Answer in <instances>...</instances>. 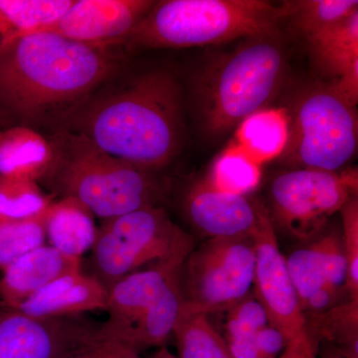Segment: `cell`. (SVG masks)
Listing matches in <instances>:
<instances>
[{"label": "cell", "mask_w": 358, "mask_h": 358, "mask_svg": "<svg viewBox=\"0 0 358 358\" xmlns=\"http://www.w3.org/2000/svg\"><path fill=\"white\" fill-rule=\"evenodd\" d=\"M124 49L32 33L0 43V119L10 126H50L117 76Z\"/></svg>", "instance_id": "obj_1"}, {"label": "cell", "mask_w": 358, "mask_h": 358, "mask_svg": "<svg viewBox=\"0 0 358 358\" xmlns=\"http://www.w3.org/2000/svg\"><path fill=\"white\" fill-rule=\"evenodd\" d=\"M58 129L82 134L108 154L157 173L185 143L182 86L171 70L145 71L108 93L93 94Z\"/></svg>", "instance_id": "obj_2"}, {"label": "cell", "mask_w": 358, "mask_h": 358, "mask_svg": "<svg viewBox=\"0 0 358 358\" xmlns=\"http://www.w3.org/2000/svg\"><path fill=\"white\" fill-rule=\"evenodd\" d=\"M280 36L277 31L244 39L207 60L193 76V109L208 140L229 134L280 93L288 73Z\"/></svg>", "instance_id": "obj_3"}, {"label": "cell", "mask_w": 358, "mask_h": 358, "mask_svg": "<svg viewBox=\"0 0 358 358\" xmlns=\"http://www.w3.org/2000/svg\"><path fill=\"white\" fill-rule=\"evenodd\" d=\"M53 162L42 179L60 199L70 197L95 217L108 219L162 206L171 185L155 171L108 154L82 134L54 129Z\"/></svg>", "instance_id": "obj_4"}, {"label": "cell", "mask_w": 358, "mask_h": 358, "mask_svg": "<svg viewBox=\"0 0 358 358\" xmlns=\"http://www.w3.org/2000/svg\"><path fill=\"white\" fill-rule=\"evenodd\" d=\"M288 18L285 2L262 0H160L113 47L188 48L279 31Z\"/></svg>", "instance_id": "obj_5"}, {"label": "cell", "mask_w": 358, "mask_h": 358, "mask_svg": "<svg viewBox=\"0 0 358 358\" xmlns=\"http://www.w3.org/2000/svg\"><path fill=\"white\" fill-rule=\"evenodd\" d=\"M194 248V238L164 206L148 207L103 221L91 249L89 275L109 289L140 271L182 267Z\"/></svg>", "instance_id": "obj_6"}, {"label": "cell", "mask_w": 358, "mask_h": 358, "mask_svg": "<svg viewBox=\"0 0 358 358\" xmlns=\"http://www.w3.org/2000/svg\"><path fill=\"white\" fill-rule=\"evenodd\" d=\"M285 115L288 138L280 159L292 169L338 171L357 152V107L331 84H310L298 90Z\"/></svg>", "instance_id": "obj_7"}, {"label": "cell", "mask_w": 358, "mask_h": 358, "mask_svg": "<svg viewBox=\"0 0 358 358\" xmlns=\"http://www.w3.org/2000/svg\"><path fill=\"white\" fill-rule=\"evenodd\" d=\"M181 268H148L113 285L108 289V319L101 324L103 338L138 353L166 346L183 303Z\"/></svg>", "instance_id": "obj_8"}, {"label": "cell", "mask_w": 358, "mask_h": 358, "mask_svg": "<svg viewBox=\"0 0 358 358\" xmlns=\"http://www.w3.org/2000/svg\"><path fill=\"white\" fill-rule=\"evenodd\" d=\"M357 171L293 169L273 178L268 215L273 223L301 241H312L329 219L357 195Z\"/></svg>", "instance_id": "obj_9"}, {"label": "cell", "mask_w": 358, "mask_h": 358, "mask_svg": "<svg viewBox=\"0 0 358 358\" xmlns=\"http://www.w3.org/2000/svg\"><path fill=\"white\" fill-rule=\"evenodd\" d=\"M254 268L253 238L207 239L181 268L182 307L209 315L242 300L252 293Z\"/></svg>", "instance_id": "obj_10"}, {"label": "cell", "mask_w": 358, "mask_h": 358, "mask_svg": "<svg viewBox=\"0 0 358 358\" xmlns=\"http://www.w3.org/2000/svg\"><path fill=\"white\" fill-rule=\"evenodd\" d=\"M83 315L32 317L0 305V358H75L101 338Z\"/></svg>", "instance_id": "obj_11"}, {"label": "cell", "mask_w": 358, "mask_h": 358, "mask_svg": "<svg viewBox=\"0 0 358 358\" xmlns=\"http://www.w3.org/2000/svg\"><path fill=\"white\" fill-rule=\"evenodd\" d=\"M287 266L305 319L350 300L341 231L331 230L294 251Z\"/></svg>", "instance_id": "obj_12"}, {"label": "cell", "mask_w": 358, "mask_h": 358, "mask_svg": "<svg viewBox=\"0 0 358 358\" xmlns=\"http://www.w3.org/2000/svg\"><path fill=\"white\" fill-rule=\"evenodd\" d=\"M255 247L253 293L267 313L268 324L279 329L287 341L306 329L298 296L281 253L275 225L267 207L259 201V223L253 236Z\"/></svg>", "instance_id": "obj_13"}, {"label": "cell", "mask_w": 358, "mask_h": 358, "mask_svg": "<svg viewBox=\"0 0 358 358\" xmlns=\"http://www.w3.org/2000/svg\"><path fill=\"white\" fill-rule=\"evenodd\" d=\"M155 2L74 0L58 20L33 33H51L79 43L114 46L147 15Z\"/></svg>", "instance_id": "obj_14"}, {"label": "cell", "mask_w": 358, "mask_h": 358, "mask_svg": "<svg viewBox=\"0 0 358 358\" xmlns=\"http://www.w3.org/2000/svg\"><path fill=\"white\" fill-rule=\"evenodd\" d=\"M180 206L185 220L207 239L252 237L259 223V200L224 192L207 178L186 188Z\"/></svg>", "instance_id": "obj_15"}, {"label": "cell", "mask_w": 358, "mask_h": 358, "mask_svg": "<svg viewBox=\"0 0 358 358\" xmlns=\"http://www.w3.org/2000/svg\"><path fill=\"white\" fill-rule=\"evenodd\" d=\"M80 272H83V259L65 255L45 244L28 252L2 271L0 305L16 308L59 278Z\"/></svg>", "instance_id": "obj_16"}, {"label": "cell", "mask_w": 358, "mask_h": 358, "mask_svg": "<svg viewBox=\"0 0 358 358\" xmlns=\"http://www.w3.org/2000/svg\"><path fill=\"white\" fill-rule=\"evenodd\" d=\"M108 289L84 272L59 278L13 310L32 317H64L106 310Z\"/></svg>", "instance_id": "obj_17"}, {"label": "cell", "mask_w": 358, "mask_h": 358, "mask_svg": "<svg viewBox=\"0 0 358 358\" xmlns=\"http://www.w3.org/2000/svg\"><path fill=\"white\" fill-rule=\"evenodd\" d=\"M51 141L35 129L13 126L0 131V174L41 181L52 162Z\"/></svg>", "instance_id": "obj_18"}, {"label": "cell", "mask_w": 358, "mask_h": 358, "mask_svg": "<svg viewBox=\"0 0 358 358\" xmlns=\"http://www.w3.org/2000/svg\"><path fill=\"white\" fill-rule=\"evenodd\" d=\"M46 242L65 255L82 258L95 243V216L76 199L52 202L45 215Z\"/></svg>", "instance_id": "obj_19"}, {"label": "cell", "mask_w": 358, "mask_h": 358, "mask_svg": "<svg viewBox=\"0 0 358 358\" xmlns=\"http://www.w3.org/2000/svg\"><path fill=\"white\" fill-rule=\"evenodd\" d=\"M306 41L317 69L336 81L358 67V10Z\"/></svg>", "instance_id": "obj_20"}, {"label": "cell", "mask_w": 358, "mask_h": 358, "mask_svg": "<svg viewBox=\"0 0 358 358\" xmlns=\"http://www.w3.org/2000/svg\"><path fill=\"white\" fill-rule=\"evenodd\" d=\"M208 315L215 317L217 324H211L222 336L233 357L261 358L256 334L268 324V319L254 293Z\"/></svg>", "instance_id": "obj_21"}, {"label": "cell", "mask_w": 358, "mask_h": 358, "mask_svg": "<svg viewBox=\"0 0 358 358\" xmlns=\"http://www.w3.org/2000/svg\"><path fill=\"white\" fill-rule=\"evenodd\" d=\"M74 0H0V43L51 24Z\"/></svg>", "instance_id": "obj_22"}, {"label": "cell", "mask_w": 358, "mask_h": 358, "mask_svg": "<svg viewBox=\"0 0 358 358\" xmlns=\"http://www.w3.org/2000/svg\"><path fill=\"white\" fill-rule=\"evenodd\" d=\"M306 329L317 345L329 343L358 358V301L348 300L327 312L306 317Z\"/></svg>", "instance_id": "obj_23"}, {"label": "cell", "mask_w": 358, "mask_h": 358, "mask_svg": "<svg viewBox=\"0 0 358 358\" xmlns=\"http://www.w3.org/2000/svg\"><path fill=\"white\" fill-rule=\"evenodd\" d=\"M178 358H234L206 313L181 307L173 333Z\"/></svg>", "instance_id": "obj_24"}, {"label": "cell", "mask_w": 358, "mask_h": 358, "mask_svg": "<svg viewBox=\"0 0 358 358\" xmlns=\"http://www.w3.org/2000/svg\"><path fill=\"white\" fill-rule=\"evenodd\" d=\"M240 141L259 159L280 157L288 138V124L285 113L264 109L255 113L239 127Z\"/></svg>", "instance_id": "obj_25"}, {"label": "cell", "mask_w": 358, "mask_h": 358, "mask_svg": "<svg viewBox=\"0 0 358 358\" xmlns=\"http://www.w3.org/2000/svg\"><path fill=\"white\" fill-rule=\"evenodd\" d=\"M52 202L37 181L0 174V221L42 217Z\"/></svg>", "instance_id": "obj_26"}, {"label": "cell", "mask_w": 358, "mask_h": 358, "mask_svg": "<svg viewBox=\"0 0 358 358\" xmlns=\"http://www.w3.org/2000/svg\"><path fill=\"white\" fill-rule=\"evenodd\" d=\"M285 4L288 18L305 38L358 10L357 0H296Z\"/></svg>", "instance_id": "obj_27"}, {"label": "cell", "mask_w": 358, "mask_h": 358, "mask_svg": "<svg viewBox=\"0 0 358 358\" xmlns=\"http://www.w3.org/2000/svg\"><path fill=\"white\" fill-rule=\"evenodd\" d=\"M206 178L224 192L247 195L259 185L261 173L251 157L233 148L216 157Z\"/></svg>", "instance_id": "obj_28"}, {"label": "cell", "mask_w": 358, "mask_h": 358, "mask_svg": "<svg viewBox=\"0 0 358 358\" xmlns=\"http://www.w3.org/2000/svg\"><path fill=\"white\" fill-rule=\"evenodd\" d=\"M45 215L30 220L0 221L1 272L28 252L46 244Z\"/></svg>", "instance_id": "obj_29"}, {"label": "cell", "mask_w": 358, "mask_h": 358, "mask_svg": "<svg viewBox=\"0 0 358 358\" xmlns=\"http://www.w3.org/2000/svg\"><path fill=\"white\" fill-rule=\"evenodd\" d=\"M343 248L348 261V289L350 300L358 301V200L355 195L341 209Z\"/></svg>", "instance_id": "obj_30"}, {"label": "cell", "mask_w": 358, "mask_h": 358, "mask_svg": "<svg viewBox=\"0 0 358 358\" xmlns=\"http://www.w3.org/2000/svg\"><path fill=\"white\" fill-rule=\"evenodd\" d=\"M75 358H141L140 353L129 350L126 346L103 338L102 334L93 345L80 352Z\"/></svg>", "instance_id": "obj_31"}, {"label": "cell", "mask_w": 358, "mask_h": 358, "mask_svg": "<svg viewBox=\"0 0 358 358\" xmlns=\"http://www.w3.org/2000/svg\"><path fill=\"white\" fill-rule=\"evenodd\" d=\"M288 341L284 334L270 324L256 334V345L261 358H278L286 348Z\"/></svg>", "instance_id": "obj_32"}, {"label": "cell", "mask_w": 358, "mask_h": 358, "mask_svg": "<svg viewBox=\"0 0 358 358\" xmlns=\"http://www.w3.org/2000/svg\"><path fill=\"white\" fill-rule=\"evenodd\" d=\"M317 352L319 345L305 329L288 341L286 348L278 358H319Z\"/></svg>", "instance_id": "obj_33"}, {"label": "cell", "mask_w": 358, "mask_h": 358, "mask_svg": "<svg viewBox=\"0 0 358 358\" xmlns=\"http://www.w3.org/2000/svg\"><path fill=\"white\" fill-rule=\"evenodd\" d=\"M317 355L320 358H350L343 350L329 343H320Z\"/></svg>", "instance_id": "obj_34"}, {"label": "cell", "mask_w": 358, "mask_h": 358, "mask_svg": "<svg viewBox=\"0 0 358 358\" xmlns=\"http://www.w3.org/2000/svg\"><path fill=\"white\" fill-rule=\"evenodd\" d=\"M148 358H178L173 355L166 346L157 348V352L152 353Z\"/></svg>", "instance_id": "obj_35"}]
</instances>
